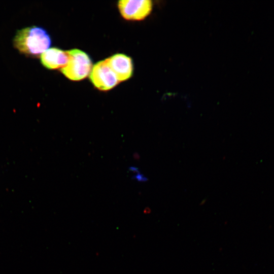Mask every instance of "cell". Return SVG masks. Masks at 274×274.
<instances>
[{
  "label": "cell",
  "mask_w": 274,
  "mask_h": 274,
  "mask_svg": "<svg viewBox=\"0 0 274 274\" xmlns=\"http://www.w3.org/2000/svg\"><path fill=\"white\" fill-rule=\"evenodd\" d=\"M107 60L119 82L127 80L132 76L133 64L129 56L117 53L107 58Z\"/></svg>",
  "instance_id": "5b68a950"
},
{
  "label": "cell",
  "mask_w": 274,
  "mask_h": 274,
  "mask_svg": "<svg viewBox=\"0 0 274 274\" xmlns=\"http://www.w3.org/2000/svg\"><path fill=\"white\" fill-rule=\"evenodd\" d=\"M129 170L130 172H132L133 173H136V174L140 173L139 168L138 167H135V166H130L129 167Z\"/></svg>",
  "instance_id": "ba28073f"
},
{
  "label": "cell",
  "mask_w": 274,
  "mask_h": 274,
  "mask_svg": "<svg viewBox=\"0 0 274 274\" xmlns=\"http://www.w3.org/2000/svg\"><path fill=\"white\" fill-rule=\"evenodd\" d=\"M50 37L43 28L31 26L17 31L13 45L20 53L30 57H38L49 49Z\"/></svg>",
  "instance_id": "6da1fadb"
},
{
  "label": "cell",
  "mask_w": 274,
  "mask_h": 274,
  "mask_svg": "<svg viewBox=\"0 0 274 274\" xmlns=\"http://www.w3.org/2000/svg\"><path fill=\"white\" fill-rule=\"evenodd\" d=\"M68 52V61L60 71L72 81H78L85 79L90 74L92 68L90 57L86 52L78 49H72Z\"/></svg>",
  "instance_id": "7a4b0ae2"
},
{
  "label": "cell",
  "mask_w": 274,
  "mask_h": 274,
  "mask_svg": "<svg viewBox=\"0 0 274 274\" xmlns=\"http://www.w3.org/2000/svg\"><path fill=\"white\" fill-rule=\"evenodd\" d=\"M132 179L137 180L139 182H146L147 181V178L144 177L140 173L136 174L135 175L132 177Z\"/></svg>",
  "instance_id": "52a82bcc"
},
{
  "label": "cell",
  "mask_w": 274,
  "mask_h": 274,
  "mask_svg": "<svg viewBox=\"0 0 274 274\" xmlns=\"http://www.w3.org/2000/svg\"><path fill=\"white\" fill-rule=\"evenodd\" d=\"M121 16L128 20H142L151 13L153 4L150 0H122L118 3Z\"/></svg>",
  "instance_id": "277c9868"
},
{
  "label": "cell",
  "mask_w": 274,
  "mask_h": 274,
  "mask_svg": "<svg viewBox=\"0 0 274 274\" xmlns=\"http://www.w3.org/2000/svg\"><path fill=\"white\" fill-rule=\"evenodd\" d=\"M89 79L94 87L101 91L111 90L119 82L107 59L98 61L92 66Z\"/></svg>",
  "instance_id": "3957f363"
},
{
  "label": "cell",
  "mask_w": 274,
  "mask_h": 274,
  "mask_svg": "<svg viewBox=\"0 0 274 274\" xmlns=\"http://www.w3.org/2000/svg\"><path fill=\"white\" fill-rule=\"evenodd\" d=\"M41 62L46 68L56 70L62 68L67 63L69 60L68 51H65L58 48L48 49L40 56Z\"/></svg>",
  "instance_id": "8992f818"
}]
</instances>
